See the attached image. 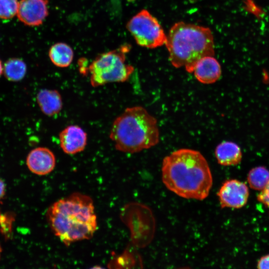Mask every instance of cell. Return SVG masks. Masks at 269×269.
<instances>
[{"label": "cell", "instance_id": "cell-22", "mask_svg": "<svg viewBox=\"0 0 269 269\" xmlns=\"http://www.w3.org/2000/svg\"><path fill=\"white\" fill-rule=\"evenodd\" d=\"M3 67L2 66V62L1 60H0V76H1V74L3 72Z\"/></svg>", "mask_w": 269, "mask_h": 269}, {"label": "cell", "instance_id": "cell-6", "mask_svg": "<svg viewBox=\"0 0 269 269\" xmlns=\"http://www.w3.org/2000/svg\"><path fill=\"white\" fill-rule=\"evenodd\" d=\"M126 27L141 47L153 49L166 43L167 35L156 18L146 9H142L133 16Z\"/></svg>", "mask_w": 269, "mask_h": 269}, {"label": "cell", "instance_id": "cell-5", "mask_svg": "<svg viewBox=\"0 0 269 269\" xmlns=\"http://www.w3.org/2000/svg\"><path fill=\"white\" fill-rule=\"evenodd\" d=\"M130 49L129 44H125L98 55L88 68L92 86L98 87L127 81L134 70L132 65L126 62V54Z\"/></svg>", "mask_w": 269, "mask_h": 269}, {"label": "cell", "instance_id": "cell-18", "mask_svg": "<svg viewBox=\"0 0 269 269\" xmlns=\"http://www.w3.org/2000/svg\"><path fill=\"white\" fill-rule=\"evenodd\" d=\"M13 217L10 214L0 213V227L2 233L5 235L11 231L12 221L13 220Z\"/></svg>", "mask_w": 269, "mask_h": 269}, {"label": "cell", "instance_id": "cell-8", "mask_svg": "<svg viewBox=\"0 0 269 269\" xmlns=\"http://www.w3.org/2000/svg\"><path fill=\"white\" fill-rule=\"evenodd\" d=\"M48 0H20L17 16L26 25H41L48 14Z\"/></svg>", "mask_w": 269, "mask_h": 269}, {"label": "cell", "instance_id": "cell-12", "mask_svg": "<svg viewBox=\"0 0 269 269\" xmlns=\"http://www.w3.org/2000/svg\"><path fill=\"white\" fill-rule=\"evenodd\" d=\"M36 98L41 112L47 116L57 115L62 109V97L56 90L41 89L37 94Z\"/></svg>", "mask_w": 269, "mask_h": 269}, {"label": "cell", "instance_id": "cell-23", "mask_svg": "<svg viewBox=\"0 0 269 269\" xmlns=\"http://www.w3.org/2000/svg\"><path fill=\"white\" fill-rule=\"evenodd\" d=\"M1 251H2V250H1V246H0V255H1Z\"/></svg>", "mask_w": 269, "mask_h": 269}, {"label": "cell", "instance_id": "cell-4", "mask_svg": "<svg viewBox=\"0 0 269 269\" xmlns=\"http://www.w3.org/2000/svg\"><path fill=\"white\" fill-rule=\"evenodd\" d=\"M165 44L172 66L184 67L190 73L199 60L215 54L210 29L183 21L176 22L170 28Z\"/></svg>", "mask_w": 269, "mask_h": 269}, {"label": "cell", "instance_id": "cell-9", "mask_svg": "<svg viewBox=\"0 0 269 269\" xmlns=\"http://www.w3.org/2000/svg\"><path fill=\"white\" fill-rule=\"evenodd\" d=\"M29 170L38 175H45L51 173L56 165V157L49 148L37 147L32 149L26 159Z\"/></svg>", "mask_w": 269, "mask_h": 269}, {"label": "cell", "instance_id": "cell-16", "mask_svg": "<svg viewBox=\"0 0 269 269\" xmlns=\"http://www.w3.org/2000/svg\"><path fill=\"white\" fill-rule=\"evenodd\" d=\"M247 180L251 188L262 191L269 182V170L263 166L255 167L250 170Z\"/></svg>", "mask_w": 269, "mask_h": 269}, {"label": "cell", "instance_id": "cell-10", "mask_svg": "<svg viewBox=\"0 0 269 269\" xmlns=\"http://www.w3.org/2000/svg\"><path fill=\"white\" fill-rule=\"evenodd\" d=\"M59 139L63 152L73 155L84 150L87 143V134L80 126L70 125L61 131Z\"/></svg>", "mask_w": 269, "mask_h": 269}, {"label": "cell", "instance_id": "cell-3", "mask_svg": "<svg viewBox=\"0 0 269 269\" xmlns=\"http://www.w3.org/2000/svg\"><path fill=\"white\" fill-rule=\"evenodd\" d=\"M110 138L117 150L134 153L158 143L156 119L141 106L126 108L113 122Z\"/></svg>", "mask_w": 269, "mask_h": 269}, {"label": "cell", "instance_id": "cell-17", "mask_svg": "<svg viewBox=\"0 0 269 269\" xmlns=\"http://www.w3.org/2000/svg\"><path fill=\"white\" fill-rule=\"evenodd\" d=\"M18 4L17 0H0V18L8 20L16 15Z\"/></svg>", "mask_w": 269, "mask_h": 269}, {"label": "cell", "instance_id": "cell-7", "mask_svg": "<svg viewBox=\"0 0 269 269\" xmlns=\"http://www.w3.org/2000/svg\"><path fill=\"white\" fill-rule=\"evenodd\" d=\"M221 208H240L248 200L249 191L245 183L236 179L225 181L217 193Z\"/></svg>", "mask_w": 269, "mask_h": 269}, {"label": "cell", "instance_id": "cell-11", "mask_svg": "<svg viewBox=\"0 0 269 269\" xmlns=\"http://www.w3.org/2000/svg\"><path fill=\"white\" fill-rule=\"evenodd\" d=\"M193 73L199 82L211 84L220 79L222 70L220 63L214 56H207L197 61Z\"/></svg>", "mask_w": 269, "mask_h": 269}, {"label": "cell", "instance_id": "cell-21", "mask_svg": "<svg viewBox=\"0 0 269 269\" xmlns=\"http://www.w3.org/2000/svg\"><path fill=\"white\" fill-rule=\"evenodd\" d=\"M5 193V185L2 179L0 178V200L3 198Z\"/></svg>", "mask_w": 269, "mask_h": 269}, {"label": "cell", "instance_id": "cell-20", "mask_svg": "<svg viewBox=\"0 0 269 269\" xmlns=\"http://www.w3.org/2000/svg\"><path fill=\"white\" fill-rule=\"evenodd\" d=\"M257 268L269 269V254L262 257L257 263Z\"/></svg>", "mask_w": 269, "mask_h": 269}, {"label": "cell", "instance_id": "cell-19", "mask_svg": "<svg viewBox=\"0 0 269 269\" xmlns=\"http://www.w3.org/2000/svg\"><path fill=\"white\" fill-rule=\"evenodd\" d=\"M258 201L269 208V182L257 196Z\"/></svg>", "mask_w": 269, "mask_h": 269}, {"label": "cell", "instance_id": "cell-2", "mask_svg": "<svg viewBox=\"0 0 269 269\" xmlns=\"http://www.w3.org/2000/svg\"><path fill=\"white\" fill-rule=\"evenodd\" d=\"M46 217L53 234L66 246L90 239L97 229L93 200L78 192L54 202L48 208Z\"/></svg>", "mask_w": 269, "mask_h": 269}, {"label": "cell", "instance_id": "cell-15", "mask_svg": "<svg viewBox=\"0 0 269 269\" xmlns=\"http://www.w3.org/2000/svg\"><path fill=\"white\" fill-rule=\"evenodd\" d=\"M27 71V66L22 59L12 58L4 63L3 72L5 77L9 81L18 82L25 76Z\"/></svg>", "mask_w": 269, "mask_h": 269}, {"label": "cell", "instance_id": "cell-13", "mask_svg": "<svg viewBox=\"0 0 269 269\" xmlns=\"http://www.w3.org/2000/svg\"><path fill=\"white\" fill-rule=\"evenodd\" d=\"M215 155L218 163L223 166L238 164L242 158L240 146L231 141H223L216 147Z\"/></svg>", "mask_w": 269, "mask_h": 269}, {"label": "cell", "instance_id": "cell-1", "mask_svg": "<svg viewBox=\"0 0 269 269\" xmlns=\"http://www.w3.org/2000/svg\"><path fill=\"white\" fill-rule=\"evenodd\" d=\"M161 178L168 189L188 199L204 200L213 184L207 160L199 151L189 148L176 150L163 158Z\"/></svg>", "mask_w": 269, "mask_h": 269}, {"label": "cell", "instance_id": "cell-14", "mask_svg": "<svg viewBox=\"0 0 269 269\" xmlns=\"http://www.w3.org/2000/svg\"><path fill=\"white\" fill-rule=\"evenodd\" d=\"M48 55L51 62L56 66L66 68L71 64L73 57V49L64 42H58L49 49Z\"/></svg>", "mask_w": 269, "mask_h": 269}]
</instances>
